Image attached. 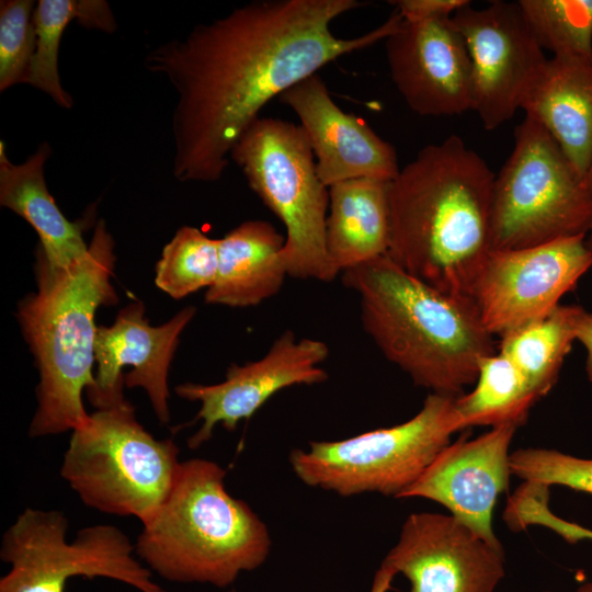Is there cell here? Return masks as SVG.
<instances>
[{
	"label": "cell",
	"instance_id": "ba28073f",
	"mask_svg": "<svg viewBox=\"0 0 592 592\" xmlns=\"http://www.w3.org/2000/svg\"><path fill=\"white\" fill-rule=\"evenodd\" d=\"M455 398L430 392L403 423L340 441H314L293 449L289 463L305 485L351 497L377 492L396 499L459 431Z\"/></svg>",
	"mask_w": 592,
	"mask_h": 592
},
{
	"label": "cell",
	"instance_id": "9c48e42d",
	"mask_svg": "<svg viewBox=\"0 0 592 592\" xmlns=\"http://www.w3.org/2000/svg\"><path fill=\"white\" fill-rule=\"evenodd\" d=\"M592 195L547 130L525 118L494 178L491 250L521 249L588 235Z\"/></svg>",
	"mask_w": 592,
	"mask_h": 592
},
{
	"label": "cell",
	"instance_id": "5b68a950",
	"mask_svg": "<svg viewBox=\"0 0 592 592\" xmlns=\"http://www.w3.org/2000/svg\"><path fill=\"white\" fill-rule=\"evenodd\" d=\"M225 477L215 462H181L171 491L135 544L136 554L159 576L226 588L266 560L269 530L227 491Z\"/></svg>",
	"mask_w": 592,
	"mask_h": 592
},
{
	"label": "cell",
	"instance_id": "e0dca14e",
	"mask_svg": "<svg viewBox=\"0 0 592 592\" xmlns=\"http://www.w3.org/2000/svg\"><path fill=\"white\" fill-rule=\"evenodd\" d=\"M516 429L512 424L491 428L473 440L448 444L398 499L437 502L489 544L501 547L492 514L499 496L509 489V447Z\"/></svg>",
	"mask_w": 592,
	"mask_h": 592
},
{
	"label": "cell",
	"instance_id": "83f0119b",
	"mask_svg": "<svg viewBox=\"0 0 592 592\" xmlns=\"http://www.w3.org/2000/svg\"><path fill=\"white\" fill-rule=\"evenodd\" d=\"M32 0L0 2V91L27 83L35 49L34 10Z\"/></svg>",
	"mask_w": 592,
	"mask_h": 592
},
{
	"label": "cell",
	"instance_id": "484cf974",
	"mask_svg": "<svg viewBox=\"0 0 592 592\" xmlns=\"http://www.w3.org/2000/svg\"><path fill=\"white\" fill-rule=\"evenodd\" d=\"M540 48L554 56L592 58V0H520Z\"/></svg>",
	"mask_w": 592,
	"mask_h": 592
},
{
	"label": "cell",
	"instance_id": "44dd1931",
	"mask_svg": "<svg viewBox=\"0 0 592 592\" xmlns=\"http://www.w3.org/2000/svg\"><path fill=\"white\" fill-rule=\"evenodd\" d=\"M52 153L48 143L21 163H13L0 141V204L25 219L39 238V249L53 266L67 267L88 251L79 226L66 218L48 191L44 167Z\"/></svg>",
	"mask_w": 592,
	"mask_h": 592
},
{
	"label": "cell",
	"instance_id": "cb8c5ba5",
	"mask_svg": "<svg viewBox=\"0 0 592 592\" xmlns=\"http://www.w3.org/2000/svg\"><path fill=\"white\" fill-rule=\"evenodd\" d=\"M580 309L577 305H559L548 315L501 335L499 352L519 368L539 398L557 382L576 341Z\"/></svg>",
	"mask_w": 592,
	"mask_h": 592
},
{
	"label": "cell",
	"instance_id": "5bb4252c",
	"mask_svg": "<svg viewBox=\"0 0 592 592\" xmlns=\"http://www.w3.org/2000/svg\"><path fill=\"white\" fill-rule=\"evenodd\" d=\"M328 355L325 342L309 338L298 340L293 331L285 330L262 358L243 365L231 364L224 382L178 385L179 397L201 402L193 422L202 420V425L187 440V446L198 448L212 437L217 424L228 431L236 430L241 420H249L284 388L326 382L328 373L319 365Z\"/></svg>",
	"mask_w": 592,
	"mask_h": 592
},
{
	"label": "cell",
	"instance_id": "4dcf8cb0",
	"mask_svg": "<svg viewBox=\"0 0 592 592\" xmlns=\"http://www.w3.org/2000/svg\"><path fill=\"white\" fill-rule=\"evenodd\" d=\"M403 21L418 22L452 16L469 4L467 0H396L389 1Z\"/></svg>",
	"mask_w": 592,
	"mask_h": 592
},
{
	"label": "cell",
	"instance_id": "1f68e13d",
	"mask_svg": "<svg viewBox=\"0 0 592 592\" xmlns=\"http://www.w3.org/2000/svg\"><path fill=\"white\" fill-rule=\"evenodd\" d=\"M576 341L580 342L585 350V371L592 382V312L582 307L576 321Z\"/></svg>",
	"mask_w": 592,
	"mask_h": 592
},
{
	"label": "cell",
	"instance_id": "7402d4cb",
	"mask_svg": "<svg viewBox=\"0 0 592 592\" xmlns=\"http://www.w3.org/2000/svg\"><path fill=\"white\" fill-rule=\"evenodd\" d=\"M389 185L390 181L358 178L329 186L326 250L338 273L387 253Z\"/></svg>",
	"mask_w": 592,
	"mask_h": 592
},
{
	"label": "cell",
	"instance_id": "8d00e7d4",
	"mask_svg": "<svg viewBox=\"0 0 592 592\" xmlns=\"http://www.w3.org/2000/svg\"><path fill=\"white\" fill-rule=\"evenodd\" d=\"M230 592H237L236 590H231Z\"/></svg>",
	"mask_w": 592,
	"mask_h": 592
},
{
	"label": "cell",
	"instance_id": "d6986e66",
	"mask_svg": "<svg viewBox=\"0 0 592 592\" xmlns=\"http://www.w3.org/2000/svg\"><path fill=\"white\" fill-rule=\"evenodd\" d=\"M520 109L547 130L583 181L592 166V58L547 59Z\"/></svg>",
	"mask_w": 592,
	"mask_h": 592
},
{
	"label": "cell",
	"instance_id": "d6a6232c",
	"mask_svg": "<svg viewBox=\"0 0 592 592\" xmlns=\"http://www.w3.org/2000/svg\"><path fill=\"white\" fill-rule=\"evenodd\" d=\"M396 573L388 567L380 565L375 572L369 592H388L391 588Z\"/></svg>",
	"mask_w": 592,
	"mask_h": 592
},
{
	"label": "cell",
	"instance_id": "277c9868",
	"mask_svg": "<svg viewBox=\"0 0 592 592\" xmlns=\"http://www.w3.org/2000/svg\"><path fill=\"white\" fill-rule=\"evenodd\" d=\"M36 254L37 292L23 299L18 312L39 371L31 437L75 431L88 421L82 392L95 384L94 315L98 307L118 301L110 281L114 242L103 221L87 255L70 266L50 265L39 248Z\"/></svg>",
	"mask_w": 592,
	"mask_h": 592
},
{
	"label": "cell",
	"instance_id": "f1b7e54d",
	"mask_svg": "<svg viewBox=\"0 0 592 592\" xmlns=\"http://www.w3.org/2000/svg\"><path fill=\"white\" fill-rule=\"evenodd\" d=\"M512 475L523 481L565 486L592 494V459L550 448L527 447L510 454Z\"/></svg>",
	"mask_w": 592,
	"mask_h": 592
},
{
	"label": "cell",
	"instance_id": "4316f807",
	"mask_svg": "<svg viewBox=\"0 0 592 592\" xmlns=\"http://www.w3.org/2000/svg\"><path fill=\"white\" fill-rule=\"evenodd\" d=\"M218 269V239L200 229L181 227L156 265L157 286L175 299L210 287Z\"/></svg>",
	"mask_w": 592,
	"mask_h": 592
},
{
	"label": "cell",
	"instance_id": "9a60e30c",
	"mask_svg": "<svg viewBox=\"0 0 592 592\" xmlns=\"http://www.w3.org/2000/svg\"><path fill=\"white\" fill-rule=\"evenodd\" d=\"M196 310L185 307L168 322L151 327L140 301L119 310L110 327H98L94 356L95 384L87 392L96 409L116 406L124 400L123 386L146 390L161 423L170 420L168 372L179 337Z\"/></svg>",
	"mask_w": 592,
	"mask_h": 592
},
{
	"label": "cell",
	"instance_id": "d590c367",
	"mask_svg": "<svg viewBox=\"0 0 592 592\" xmlns=\"http://www.w3.org/2000/svg\"><path fill=\"white\" fill-rule=\"evenodd\" d=\"M587 244L592 252V228L587 235ZM592 269V267H591Z\"/></svg>",
	"mask_w": 592,
	"mask_h": 592
},
{
	"label": "cell",
	"instance_id": "836d02e7",
	"mask_svg": "<svg viewBox=\"0 0 592 592\" xmlns=\"http://www.w3.org/2000/svg\"><path fill=\"white\" fill-rule=\"evenodd\" d=\"M583 185L589 191V193L592 195V166L587 173V175L583 179Z\"/></svg>",
	"mask_w": 592,
	"mask_h": 592
},
{
	"label": "cell",
	"instance_id": "6da1fadb",
	"mask_svg": "<svg viewBox=\"0 0 592 592\" xmlns=\"http://www.w3.org/2000/svg\"><path fill=\"white\" fill-rule=\"evenodd\" d=\"M357 0H257L151 49L144 67L177 93L172 173L216 182L241 134L272 99L339 57L385 41L400 25L395 9L376 29L335 36L332 22Z\"/></svg>",
	"mask_w": 592,
	"mask_h": 592
},
{
	"label": "cell",
	"instance_id": "2e32d148",
	"mask_svg": "<svg viewBox=\"0 0 592 592\" xmlns=\"http://www.w3.org/2000/svg\"><path fill=\"white\" fill-rule=\"evenodd\" d=\"M385 48L391 80L413 112L451 116L471 110V61L452 16L402 20Z\"/></svg>",
	"mask_w": 592,
	"mask_h": 592
},
{
	"label": "cell",
	"instance_id": "7c38bea8",
	"mask_svg": "<svg viewBox=\"0 0 592 592\" xmlns=\"http://www.w3.org/2000/svg\"><path fill=\"white\" fill-rule=\"evenodd\" d=\"M473 68L471 110L487 130L510 121L530 82L547 60L516 2L467 4L452 15Z\"/></svg>",
	"mask_w": 592,
	"mask_h": 592
},
{
	"label": "cell",
	"instance_id": "8992f818",
	"mask_svg": "<svg viewBox=\"0 0 592 592\" xmlns=\"http://www.w3.org/2000/svg\"><path fill=\"white\" fill-rule=\"evenodd\" d=\"M178 456L175 443L152 436L124 400L72 431L60 475L86 505L144 524L171 491Z\"/></svg>",
	"mask_w": 592,
	"mask_h": 592
},
{
	"label": "cell",
	"instance_id": "ffe728a7",
	"mask_svg": "<svg viewBox=\"0 0 592 592\" xmlns=\"http://www.w3.org/2000/svg\"><path fill=\"white\" fill-rule=\"evenodd\" d=\"M285 238L265 220H247L218 239V269L207 304L249 307L276 295L287 276Z\"/></svg>",
	"mask_w": 592,
	"mask_h": 592
},
{
	"label": "cell",
	"instance_id": "d4e9b609",
	"mask_svg": "<svg viewBox=\"0 0 592 592\" xmlns=\"http://www.w3.org/2000/svg\"><path fill=\"white\" fill-rule=\"evenodd\" d=\"M539 399L519 368L502 353L479 363L475 387L455 398L459 431L471 426L522 425Z\"/></svg>",
	"mask_w": 592,
	"mask_h": 592
},
{
	"label": "cell",
	"instance_id": "e575fe53",
	"mask_svg": "<svg viewBox=\"0 0 592 592\" xmlns=\"http://www.w3.org/2000/svg\"><path fill=\"white\" fill-rule=\"evenodd\" d=\"M576 592H592V582L581 585Z\"/></svg>",
	"mask_w": 592,
	"mask_h": 592
},
{
	"label": "cell",
	"instance_id": "8fae6325",
	"mask_svg": "<svg viewBox=\"0 0 592 592\" xmlns=\"http://www.w3.org/2000/svg\"><path fill=\"white\" fill-rule=\"evenodd\" d=\"M591 267L587 235L491 250L473 300L488 332L501 337L551 312Z\"/></svg>",
	"mask_w": 592,
	"mask_h": 592
},
{
	"label": "cell",
	"instance_id": "7a4b0ae2",
	"mask_svg": "<svg viewBox=\"0 0 592 592\" xmlns=\"http://www.w3.org/2000/svg\"><path fill=\"white\" fill-rule=\"evenodd\" d=\"M494 178L457 135L423 147L390 181L386 255L430 286L473 299L491 251Z\"/></svg>",
	"mask_w": 592,
	"mask_h": 592
},
{
	"label": "cell",
	"instance_id": "4fadbf2b",
	"mask_svg": "<svg viewBox=\"0 0 592 592\" xmlns=\"http://www.w3.org/2000/svg\"><path fill=\"white\" fill-rule=\"evenodd\" d=\"M382 565L401 573L409 592H494L505 576L503 547L453 515L411 513Z\"/></svg>",
	"mask_w": 592,
	"mask_h": 592
},
{
	"label": "cell",
	"instance_id": "603a6c76",
	"mask_svg": "<svg viewBox=\"0 0 592 592\" xmlns=\"http://www.w3.org/2000/svg\"><path fill=\"white\" fill-rule=\"evenodd\" d=\"M77 20L88 29L111 33L116 22L105 1L39 0L34 10L35 49L27 84L47 94L57 105L71 109L73 100L62 88L58 71V52L68 24Z\"/></svg>",
	"mask_w": 592,
	"mask_h": 592
},
{
	"label": "cell",
	"instance_id": "3957f363",
	"mask_svg": "<svg viewBox=\"0 0 592 592\" xmlns=\"http://www.w3.org/2000/svg\"><path fill=\"white\" fill-rule=\"evenodd\" d=\"M342 282L358 295L363 329L384 356L431 392L463 395L494 353L473 299L430 286L386 254L343 271Z\"/></svg>",
	"mask_w": 592,
	"mask_h": 592
},
{
	"label": "cell",
	"instance_id": "f546056e",
	"mask_svg": "<svg viewBox=\"0 0 592 592\" xmlns=\"http://www.w3.org/2000/svg\"><path fill=\"white\" fill-rule=\"evenodd\" d=\"M548 503V486L523 481L509 497L503 520L514 532L535 525L554 531L569 544L583 539L592 540V530L559 517L549 509Z\"/></svg>",
	"mask_w": 592,
	"mask_h": 592
},
{
	"label": "cell",
	"instance_id": "30bf717a",
	"mask_svg": "<svg viewBox=\"0 0 592 592\" xmlns=\"http://www.w3.org/2000/svg\"><path fill=\"white\" fill-rule=\"evenodd\" d=\"M68 520L59 511L25 509L3 534L0 556L11 566L0 592H65L75 577H104L140 592H168L134 557L135 545L113 525L80 530L67 540Z\"/></svg>",
	"mask_w": 592,
	"mask_h": 592
},
{
	"label": "cell",
	"instance_id": "52a82bcc",
	"mask_svg": "<svg viewBox=\"0 0 592 592\" xmlns=\"http://www.w3.org/2000/svg\"><path fill=\"white\" fill-rule=\"evenodd\" d=\"M250 189L281 219L286 237L281 259L287 276L331 282L338 276L326 250L329 187L300 125L257 118L230 151Z\"/></svg>",
	"mask_w": 592,
	"mask_h": 592
},
{
	"label": "cell",
	"instance_id": "ac0fdd59",
	"mask_svg": "<svg viewBox=\"0 0 592 592\" xmlns=\"http://www.w3.org/2000/svg\"><path fill=\"white\" fill-rule=\"evenodd\" d=\"M277 99L298 116L316 158L317 174L327 187L351 179L392 181L398 175L395 147L364 119L341 110L317 73Z\"/></svg>",
	"mask_w": 592,
	"mask_h": 592
}]
</instances>
